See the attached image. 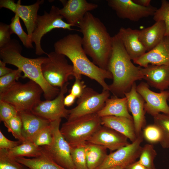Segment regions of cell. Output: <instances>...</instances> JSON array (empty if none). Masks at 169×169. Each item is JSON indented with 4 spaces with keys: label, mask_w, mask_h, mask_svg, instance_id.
I'll use <instances>...</instances> for the list:
<instances>
[{
    "label": "cell",
    "mask_w": 169,
    "mask_h": 169,
    "mask_svg": "<svg viewBox=\"0 0 169 169\" xmlns=\"http://www.w3.org/2000/svg\"><path fill=\"white\" fill-rule=\"evenodd\" d=\"M156 155L153 144H147L142 147L138 161L148 169H156L154 161Z\"/></svg>",
    "instance_id": "cell-29"
},
{
    "label": "cell",
    "mask_w": 169,
    "mask_h": 169,
    "mask_svg": "<svg viewBox=\"0 0 169 169\" xmlns=\"http://www.w3.org/2000/svg\"><path fill=\"white\" fill-rule=\"evenodd\" d=\"M85 144L70 146L71 156L75 169H88L85 150Z\"/></svg>",
    "instance_id": "cell-32"
},
{
    "label": "cell",
    "mask_w": 169,
    "mask_h": 169,
    "mask_svg": "<svg viewBox=\"0 0 169 169\" xmlns=\"http://www.w3.org/2000/svg\"><path fill=\"white\" fill-rule=\"evenodd\" d=\"M133 62L143 68L149 64L169 65V35H165L155 47Z\"/></svg>",
    "instance_id": "cell-19"
},
{
    "label": "cell",
    "mask_w": 169,
    "mask_h": 169,
    "mask_svg": "<svg viewBox=\"0 0 169 169\" xmlns=\"http://www.w3.org/2000/svg\"><path fill=\"white\" fill-rule=\"evenodd\" d=\"M63 7L59 8V13L67 23L77 26L83 18L86 13L97 8L98 5L88 2L86 0H68L60 1Z\"/></svg>",
    "instance_id": "cell-16"
},
{
    "label": "cell",
    "mask_w": 169,
    "mask_h": 169,
    "mask_svg": "<svg viewBox=\"0 0 169 169\" xmlns=\"http://www.w3.org/2000/svg\"><path fill=\"white\" fill-rule=\"evenodd\" d=\"M52 140V131L50 124L40 131L33 139L32 142L37 146L43 147L50 145Z\"/></svg>",
    "instance_id": "cell-36"
},
{
    "label": "cell",
    "mask_w": 169,
    "mask_h": 169,
    "mask_svg": "<svg viewBox=\"0 0 169 169\" xmlns=\"http://www.w3.org/2000/svg\"><path fill=\"white\" fill-rule=\"evenodd\" d=\"M13 33L10 25L0 23V48L9 44L11 42V35Z\"/></svg>",
    "instance_id": "cell-40"
},
{
    "label": "cell",
    "mask_w": 169,
    "mask_h": 169,
    "mask_svg": "<svg viewBox=\"0 0 169 169\" xmlns=\"http://www.w3.org/2000/svg\"><path fill=\"white\" fill-rule=\"evenodd\" d=\"M69 84L67 83L60 88V92L55 98L51 100H40L34 105L31 112L50 122L62 118L67 119L69 110L65 108L64 100Z\"/></svg>",
    "instance_id": "cell-11"
},
{
    "label": "cell",
    "mask_w": 169,
    "mask_h": 169,
    "mask_svg": "<svg viewBox=\"0 0 169 169\" xmlns=\"http://www.w3.org/2000/svg\"><path fill=\"white\" fill-rule=\"evenodd\" d=\"M76 98L71 93H69L64 97V100L65 106H70L74 103Z\"/></svg>",
    "instance_id": "cell-44"
},
{
    "label": "cell",
    "mask_w": 169,
    "mask_h": 169,
    "mask_svg": "<svg viewBox=\"0 0 169 169\" xmlns=\"http://www.w3.org/2000/svg\"><path fill=\"white\" fill-rule=\"evenodd\" d=\"M10 26L13 33L18 36L25 47L28 48H33L31 39L23 30L20 24V18L17 15L15 14L12 18Z\"/></svg>",
    "instance_id": "cell-33"
},
{
    "label": "cell",
    "mask_w": 169,
    "mask_h": 169,
    "mask_svg": "<svg viewBox=\"0 0 169 169\" xmlns=\"http://www.w3.org/2000/svg\"><path fill=\"white\" fill-rule=\"evenodd\" d=\"M143 138L149 144L160 143L163 139V134L161 128L153 123L146 126L142 129Z\"/></svg>",
    "instance_id": "cell-30"
},
{
    "label": "cell",
    "mask_w": 169,
    "mask_h": 169,
    "mask_svg": "<svg viewBox=\"0 0 169 169\" xmlns=\"http://www.w3.org/2000/svg\"><path fill=\"white\" fill-rule=\"evenodd\" d=\"M8 151L9 155L15 158L24 157L34 158L40 155L42 148V147L36 146L32 141H26Z\"/></svg>",
    "instance_id": "cell-28"
},
{
    "label": "cell",
    "mask_w": 169,
    "mask_h": 169,
    "mask_svg": "<svg viewBox=\"0 0 169 169\" xmlns=\"http://www.w3.org/2000/svg\"><path fill=\"white\" fill-rule=\"evenodd\" d=\"M112 50L107 70L112 74L109 89L114 96L122 97L136 81L143 79L140 67L133 64L117 33L112 37Z\"/></svg>",
    "instance_id": "cell-2"
},
{
    "label": "cell",
    "mask_w": 169,
    "mask_h": 169,
    "mask_svg": "<svg viewBox=\"0 0 169 169\" xmlns=\"http://www.w3.org/2000/svg\"><path fill=\"white\" fill-rule=\"evenodd\" d=\"M136 82L132 85L129 91L124 94L127 100L129 112L131 113L136 133L137 136L142 132L146 126L145 101L136 90Z\"/></svg>",
    "instance_id": "cell-17"
},
{
    "label": "cell",
    "mask_w": 169,
    "mask_h": 169,
    "mask_svg": "<svg viewBox=\"0 0 169 169\" xmlns=\"http://www.w3.org/2000/svg\"><path fill=\"white\" fill-rule=\"evenodd\" d=\"M85 150L88 169H97L108 155L105 147L88 142L85 144Z\"/></svg>",
    "instance_id": "cell-27"
},
{
    "label": "cell",
    "mask_w": 169,
    "mask_h": 169,
    "mask_svg": "<svg viewBox=\"0 0 169 169\" xmlns=\"http://www.w3.org/2000/svg\"></svg>",
    "instance_id": "cell-50"
},
{
    "label": "cell",
    "mask_w": 169,
    "mask_h": 169,
    "mask_svg": "<svg viewBox=\"0 0 169 169\" xmlns=\"http://www.w3.org/2000/svg\"><path fill=\"white\" fill-rule=\"evenodd\" d=\"M124 169H148L144 166L141 164L138 161L126 166Z\"/></svg>",
    "instance_id": "cell-45"
},
{
    "label": "cell",
    "mask_w": 169,
    "mask_h": 169,
    "mask_svg": "<svg viewBox=\"0 0 169 169\" xmlns=\"http://www.w3.org/2000/svg\"><path fill=\"white\" fill-rule=\"evenodd\" d=\"M166 26L163 21L156 22L152 26L139 30V38L147 52L155 47L165 35Z\"/></svg>",
    "instance_id": "cell-24"
},
{
    "label": "cell",
    "mask_w": 169,
    "mask_h": 169,
    "mask_svg": "<svg viewBox=\"0 0 169 169\" xmlns=\"http://www.w3.org/2000/svg\"><path fill=\"white\" fill-rule=\"evenodd\" d=\"M136 90L146 102V113L153 117L160 114H169V105L167 103L169 91L165 90L157 93L149 89L146 82H141L136 86Z\"/></svg>",
    "instance_id": "cell-13"
},
{
    "label": "cell",
    "mask_w": 169,
    "mask_h": 169,
    "mask_svg": "<svg viewBox=\"0 0 169 169\" xmlns=\"http://www.w3.org/2000/svg\"><path fill=\"white\" fill-rule=\"evenodd\" d=\"M81 77V75L79 74L75 76V81L70 91V93L78 98L82 95L86 87Z\"/></svg>",
    "instance_id": "cell-41"
},
{
    "label": "cell",
    "mask_w": 169,
    "mask_h": 169,
    "mask_svg": "<svg viewBox=\"0 0 169 169\" xmlns=\"http://www.w3.org/2000/svg\"><path fill=\"white\" fill-rule=\"evenodd\" d=\"M134 2L144 7H149L151 6V0H133Z\"/></svg>",
    "instance_id": "cell-46"
},
{
    "label": "cell",
    "mask_w": 169,
    "mask_h": 169,
    "mask_svg": "<svg viewBox=\"0 0 169 169\" xmlns=\"http://www.w3.org/2000/svg\"><path fill=\"white\" fill-rule=\"evenodd\" d=\"M109 7L114 10L118 17L137 22L141 19L153 16L156 8L151 6L144 7L136 3L133 0H108Z\"/></svg>",
    "instance_id": "cell-14"
},
{
    "label": "cell",
    "mask_w": 169,
    "mask_h": 169,
    "mask_svg": "<svg viewBox=\"0 0 169 169\" xmlns=\"http://www.w3.org/2000/svg\"><path fill=\"white\" fill-rule=\"evenodd\" d=\"M42 147V152L38 157L31 158L18 157L16 159L29 169H65L54 162Z\"/></svg>",
    "instance_id": "cell-26"
},
{
    "label": "cell",
    "mask_w": 169,
    "mask_h": 169,
    "mask_svg": "<svg viewBox=\"0 0 169 169\" xmlns=\"http://www.w3.org/2000/svg\"><path fill=\"white\" fill-rule=\"evenodd\" d=\"M18 114V112L14 106L8 102L0 100L1 121L3 122Z\"/></svg>",
    "instance_id": "cell-39"
},
{
    "label": "cell",
    "mask_w": 169,
    "mask_h": 169,
    "mask_svg": "<svg viewBox=\"0 0 169 169\" xmlns=\"http://www.w3.org/2000/svg\"><path fill=\"white\" fill-rule=\"evenodd\" d=\"M43 93L40 86L32 80L24 84L16 82L0 93V100L13 105L18 113L31 111L34 105L41 100Z\"/></svg>",
    "instance_id": "cell-6"
},
{
    "label": "cell",
    "mask_w": 169,
    "mask_h": 169,
    "mask_svg": "<svg viewBox=\"0 0 169 169\" xmlns=\"http://www.w3.org/2000/svg\"><path fill=\"white\" fill-rule=\"evenodd\" d=\"M3 123L8 132L16 139L22 142L24 141L22 136V123L19 114Z\"/></svg>",
    "instance_id": "cell-35"
},
{
    "label": "cell",
    "mask_w": 169,
    "mask_h": 169,
    "mask_svg": "<svg viewBox=\"0 0 169 169\" xmlns=\"http://www.w3.org/2000/svg\"><path fill=\"white\" fill-rule=\"evenodd\" d=\"M28 169H29L28 168Z\"/></svg>",
    "instance_id": "cell-49"
},
{
    "label": "cell",
    "mask_w": 169,
    "mask_h": 169,
    "mask_svg": "<svg viewBox=\"0 0 169 169\" xmlns=\"http://www.w3.org/2000/svg\"><path fill=\"white\" fill-rule=\"evenodd\" d=\"M143 79L149 85L164 91L169 87V65L149 64L146 67H140Z\"/></svg>",
    "instance_id": "cell-20"
},
{
    "label": "cell",
    "mask_w": 169,
    "mask_h": 169,
    "mask_svg": "<svg viewBox=\"0 0 169 169\" xmlns=\"http://www.w3.org/2000/svg\"><path fill=\"white\" fill-rule=\"evenodd\" d=\"M102 125L97 113L84 115L63 123L60 132L71 146L85 144Z\"/></svg>",
    "instance_id": "cell-5"
},
{
    "label": "cell",
    "mask_w": 169,
    "mask_h": 169,
    "mask_svg": "<svg viewBox=\"0 0 169 169\" xmlns=\"http://www.w3.org/2000/svg\"><path fill=\"white\" fill-rule=\"evenodd\" d=\"M54 51L62 54L71 61L76 74L84 75L97 82L103 90H109L106 79H112L111 74L102 69L88 58L82 44V37L77 33L70 34L56 42Z\"/></svg>",
    "instance_id": "cell-3"
},
{
    "label": "cell",
    "mask_w": 169,
    "mask_h": 169,
    "mask_svg": "<svg viewBox=\"0 0 169 169\" xmlns=\"http://www.w3.org/2000/svg\"><path fill=\"white\" fill-rule=\"evenodd\" d=\"M153 16L155 22L162 21L164 22L166 28L165 35H169V2L161 0L160 7L157 9Z\"/></svg>",
    "instance_id": "cell-37"
},
{
    "label": "cell",
    "mask_w": 169,
    "mask_h": 169,
    "mask_svg": "<svg viewBox=\"0 0 169 169\" xmlns=\"http://www.w3.org/2000/svg\"><path fill=\"white\" fill-rule=\"evenodd\" d=\"M22 142L19 141H13L8 139L0 131V149L10 150Z\"/></svg>",
    "instance_id": "cell-42"
},
{
    "label": "cell",
    "mask_w": 169,
    "mask_h": 169,
    "mask_svg": "<svg viewBox=\"0 0 169 169\" xmlns=\"http://www.w3.org/2000/svg\"><path fill=\"white\" fill-rule=\"evenodd\" d=\"M6 64L1 59L0 60V77L10 73L13 70L6 67Z\"/></svg>",
    "instance_id": "cell-43"
},
{
    "label": "cell",
    "mask_w": 169,
    "mask_h": 169,
    "mask_svg": "<svg viewBox=\"0 0 169 169\" xmlns=\"http://www.w3.org/2000/svg\"><path fill=\"white\" fill-rule=\"evenodd\" d=\"M47 55L41 66L43 76L49 85L61 88L68 82L70 76L74 77L73 66L62 54L54 51Z\"/></svg>",
    "instance_id": "cell-7"
},
{
    "label": "cell",
    "mask_w": 169,
    "mask_h": 169,
    "mask_svg": "<svg viewBox=\"0 0 169 169\" xmlns=\"http://www.w3.org/2000/svg\"><path fill=\"white\" fill-rule=\"evenodd\" d=\"M128 140L116 131L101 125L87 142L102 146L113 151L130 144Z\"/></svg>",
    "instance_id": "cell-18"
},
{
    "label": "cell",
    "mask_w": 169,
    "mask_h": 169,
    "mask_svg": "<svg viewBox=\"0 0 169 169\" xmlns=\"http://www.w3.org/2000/svg\"><path fill=\"white\" fill-rule=\"evenodd\" d=\"M61 119L50 122L53 140L50 145L42 147L56 163L65 169H75L71 155V146L61 134Z\"/></svg>",
    "instance_id": "cell-9"
},
{
    "label": "cell",
    "mask_w": 169,
    "mask_h": 169,
    "mask_svg": "<svg viewBox=\"0 0 169 169\" xmlns=\"http://www.w3.org/2000/svg\"><path fill=\"white\" fill-rule=\"evenodd\" d=\"M142 133L133 142L108 154L103 163L97 169H106L121 166L125 167L139 158L143 141Z\"/></svg>",
    "instance_id": "cell-12"
},
{
    "label": "cell",
    "mask_w": 169,
    "mask_h": 169,
    "mask_svg": "<svg viewBox=\"0 0 169 169\" xmlns=\"http://www.w3.org/2000/svg\"><path fill=\"white\" fill-rule=\"evenodd\" d=\"M110 95L109 90H103L101 93H99L91 88L86 87L82 95L78 98L77 105L69 110L67 120L97 113L104 107Z\"/></svg>",
    "instance_id": "cell-10"
},
{
    "label": "cell",
    "mask_w": 169,
    "mask_h": 169,
    "mask_svg": "<svg viewBox=\"0 0 169 169\" xmlns=\"http://www.w3.org/2000/svg\"><path fill=\"white\" fill-rule=\"evenodd\" d=\"M125 167L121 166H117L109 168L106 169H124Z\"/></svg>",
    "instance_id": "cell-47"
},
{
    "label": "cell",
    "mask_w": 169,
    "mask_h": 169,
    "mask_svg": "<svg viewBox=\"0 0 169 169\" xmlns=\"http://www.w3.org/2000/svg\"><path fill=\"white\" fill-rule=\"evenodd\" d=\"M118 33L126 52L133 61L139 58L147 52L139 39V30L122 27Z\"/></svg>",
    "instance_id": "cell-21"
},
{
    "label": "cell",
    "mask_w": 169,
    "mask_h": 169,
    "mask_svg": "<svg viewBox=\"0 0 169 169\" xmlns=\"http://www.w3.org/2000/svg\"><path fill=\"white\" fill-rule=\"evenodd\" d=\"M83 35L82 44L87 55L100 68L107 70L112 50L111 37L104 23L88 12L77 26Z\"/></svg>",
    "instance_id": "cell-1"
},
{
    "label": "cell",
    "mask_w": 169,
    "mask_h": 169,
    "mask_svg": "<svg viewBox=\"0 0 169 169\" xmlns=\"http://www.w3.org/2000/svg\"><path fill=\"white\" fill-rule=\"evenodd\" d=\"M104 126L112 129L125 136L131 142L137 138L133 120L121 116H108L101 117Z\"/></svg>",
    "instance_id": "cell-23"
},
{
    "label": "cell",
    "mask_w": 169,
    "mask_h": 169,
    "mask_svg": "<svg viewBox=\"0 0 169 169\" xmlns=\"http://www.w3.org/2000/svg\"><path fill=\"white\" fill-rule=\"evenodd\" d=\"M44 0H37L34 4L25 5L21 4L19 0L17 3L12 0H0V7L8 9L17 14L23 21L27 29L28 34L31 39L35 28L40 5Z\"/></svg>",
    "instance_id": "cell-15"
},
{
    "label": "cell",
    "mask_w": 169,
    "mask_h": 169,
    "mask_svg": "<svg viewBox=\"0 0 169 169\" xmlns=\"http://www.w3.org/2000/svg\"><path fill=\"white\" fill-rule=\"evenodd\" d=\"M0 169H28L10 156L7 150L0 149Z\"/></svg>",
    "instance_id": "cell-34"
},
{
    "label": "cell",
    "mask_w": 169,
    "mask_h": 169,
    "mask_svg": "<svg viewBox=\"0 0 169 169\" xmlns=\"http://www.w3.org/2000/svg\"><path fill=\"white\" fill-rule=\"evenodd\" d=\"M20 70H13L10 73L0 77V93L13 85L19 79L22 77Z\"/></svg>",
    "instance_id": "cell-38"
},
{
    "label": "cell",
    "mask_w": 169,
    "mask_h": 169,
    "mask_svg": "<svg viewBox=\"0 0 169 169\" xmlns=\"http://www.w3.org/2000/svg\"><path fill=\"white\" fill-rule=\"evenodd\" d=\"M168 105H169V97H168Z\"/></svg>",
    "instance_id": "cell-48"
},
{
    "label": "cell",
    "mask_w": 169,
    "mask_h": 169,
    "mask_svg": "<svg viewBox=\"0 0 169 169\" xmlns=\"http://www.w3.org/2000/svg\"><path fill=\"white\" fill-rule=\"evenodd\" d=\"M100 117L108 116H121L133 120L128 110L126 98L115 96L108 98L103 108L97 113Z\"/></svg>",
    "instance_id": "cell-25"
},
{
    "label": "cell",
    "mask_w": 169,
    "mask_h": 169,
    "mask_svg": "<svg viewBox=\"0 0 169 169\" xmlns=\"http://www.w3.org/2000/svg\"><path fill=\"white\" fill-rule=\"evenodd\" d=\"M154 123L161 129L163 134V139L160 143L163 148H169V114H159L153 117Z\"/></svg>",
    "instance_id": "cell-31"
},
{
    "label": "cell",
    "mask_w": 169,
    "mask_h": 169,
    "mask_svg": "<svg viewBox=\"0 0 169 169\" xmlns=\"http://www.w3.org/2000/svg\"><path fill=\"white\" fill-rule=\"evenodd\" d=\"M22 49L18 42L12 39L9 44L0 48V58L6 64L13 65L23 72V78H28L39 85L46 100L54 99L59 94L60 89L49 85L43 76L41 66L46 57L28 58L21 54Z\"/></svg>",
    "instance_id": "cell-4"
},
{
    "label": "cell",
    "mask_w": 169,
    "mask_h": 169,
    "mask_svg": "<svg viewBox=\"0 0 169 169\" xmlns=\"http://www.w3.org/2000/svg\"><path fill=\"white\" fill-rule=\"evenodd\" d=\"M63 18L59 13V8L54 5L51 7L49 13L44 11L43 15H38L36 27L31 38L32 43L35 44L36 54L47 55L41 48V41L42 37L48 33L56 28L74 30L71 28L73 26L64 21Z\"/></svg>",
    "instance_id": "cell-8"
},
{
    "label": "cell",
    "mask_w": 169,
    "mask_h": 169,
    "mask_svg": "<svg viewBox=\"0 0 169 169\" xmlns=\"http://www.w3.org/2000/svg\"><path fill=\"white\" fill-rule=\"evenodd\" d=\"M18 114L22 121V136L24 141H32L40 131L50 123L49 120L37 115L31 111H22Z\"/></svg>",
    "instance_id": "cell-22"
}]
</instances>
